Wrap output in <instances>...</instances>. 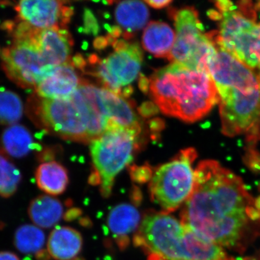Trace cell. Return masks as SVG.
<instances>
[{
    "label": "cell",
    "instance_id": "18",
    "mask_svg": "<svg viewBox=\"0 0 260 260\" xmlns=\"http://www.w3.org/2000/svg\"><path fill=\"white\" fill-rule=\"evenodd\" d=\"M35 177L39 189L51 195L62 194L69 184L66 169L55 161L41 164L37 168Z\"/></svg>",
    "mask_w": 260,
    "mask_h": 260
},
{
    "label": "cell",
    "instance_id": "7",
    "mask_svg": "<svg viewBox=\"0 0 260 260\" xmlns=\"http://www.w3.org/2000/svg\"><path fill=\"white\" fill-rule=\"evenodd\" d=\"M239 10L231 5L219 10L220 30L213 35L218 47L251 69L260 66V3L241 2Z\"/></svg>",
    "mask_w": 260,
    "mask_h": 260
},
{
    "label": "cell",
    "instance_id": "13",
    "mask_svg": "<svg viewBox=\"0 0 260 260\" xmlns=\"http://www.w3.org/2000/svg\"><path fill=\"white\" fill-rule=\"evenodd\" d=\"M96 95L101 111L109 121L108 129L122 127L140 134L139 119L125 99L105 88H97Z\"/></svg>",
    "mask_w": 260,
    "mask_h": 260
},
{
    "label": "cell",
    "instance_id": "4",
    "mask_svg": "<svg viewBox=\"0 0 260 260\" xmlns=\"http://www.w3.org/2000/svg\"><path fill=\"white\" fill-rule=\"evenodd\" d=\"M96 88L84 81L66 99L30 98L29 116L38 125L63 139L90 143L109 125L98 104Z\"/></svg>",
    "mask_w": 260,
    "mask_h": 260
},
{
    "label": "cell",
    "instance_id": "20",
    "mask_svg": "<svg viewBox=\"0 0 260 260\" xmlns=\"http://www.w3.org/2000/svg\"><path fill=\"white\" fill-rule=\"evenodd\" d=\"M115 16L117 23L133 37L132 32L143 28L148 22L149 11L143 2L124 1L116 7Z\"/></svg>",
    "mask_w": 260,
    "mask_h": 260
},
{
    "label": "cell",
    "instance_id": "6",
    "mask_svg": "<svg viewBox=\"0 0 260 260\" xmlns=\"http://www.w3.org/2000/svg\"><path fill=\"white\" fill-rule=\"evenodd\" d=\"M134 243L149 260H237L225 249L205 239L169 213L147 215Z\"/></svg>",
    "mask_w": 260,
    "mask_h": 260
},
{
    "label": "cell",
    "instance_id": "17",
    "mask_svg": "<svg viewBox=\"0 0 260 260\" xmlns=\"http://www.w3.org/2000/svg\"><path fill=\"white\" fill-rule=\"evenodd\" d=\"M140 214L134 206L120 204L113 208L108 217V226L114 237L119 240L121 247L128 243L127 237L135 232L140 223Z\"/></svg>",
    "mask_w": 260,
    "mask_h": 260
},
{
    "label": "cell",
    "instance_id": "10",
    "mask_svg": "<svg viewBox=\"0 0 260 260\" xmlns=\"http://www.w3.org/2000/svg\"><path fill=\"white\" fill-rule=\"evenodd\" d=\"M174 21L176 40L169 60L189 69L208 72L217 44L213 35L205 34L198 12L193 8L178 10Z\"/></svg>",
    "mask_w": 260,
    "mask_h": 260
},
{
    "label": "cell",
    "instance_id": "30",
    "mask_svg": "<svg viewBox=\"0 0 260 260\" xmlns=\"http://www.w3.org/2000/svg\"><path fill=\"white\" fill-rule=\"evenodd\" d=\"M108 44H109V41H108L107 38L99 37L95 39L94 45L97 49H103V48L107 47Z\"/></svg>",
    "mask_w": 260,
    "mask_h": 260
},
{
    "label": "cell",
    "instance_id": "33",
    "mask_svg": "<svg viewBox=\"0 0 260 260\" xmlns=\"http://www.w3.org/2000/svg\"><path fill=\"white\" fill-rule=\"evenodd\" d=\"M259 80H260V66L259 67Z\"/></svg>",
    "mask_w": 260,
    "mask_h": 260
},
{
    "label": "cell",
    "instance_id": "9",
    "mask_svg": "<svg viewBox=\"0 0 260 260\" xmlns=\"http://www.w3.org/2000/svg\"><path fill=\"white\" fill-rule=\"evenodd\" d=\"M196 157L194 149L181 150L177 157L160 166L152 175L150 195L164 213L175 211L191 196L196 177L192 167Z\"/></svg>",
    "mask_w": 260,
    "mask_h": 260
},
{
    "label": "cell",
    "instance_id": "3",
    "mask_svg": "<svg viewBox=\"0 0 260 260\" xmlns=\"http://www.w3.org/2000/svg\"><path fill=\"white\" fill-rule=\"evenodd\" d=\"M208 70L220 99L223 134L254 133L260 120L259 75L218 45Z\"/></svg>",
    "mask_w": 260,
    "mask_h": 260
},
{
    "label": "cell",
    "instance_id": "19",
    "mask_svg": "<svg viewBox=\"0 0 260 260\" xmlns=\"http://www.w3.org/2000/svg\"><path fill=\"white\" fill-rule=\"evenodd\" d=\"M28 215L38 226L49 229L61 220L63 206L56 198L42 195L32 200L29 205Z\"/></svg>",
    "mask_w": 260,
    "mask_h": 260
},
{
    "label": "cell",
    "instance_id": "11",
    "mask_svg": "<svg viewBox=\"0 0 260 260\" xmlns=\"http://www.w3.org/2000/svg\"><path fill=\"white\" fill-rule=\"evenodd\" d=\"M62 1L32 0L19 2L15 10L21 22L34 28H66L73 15V8Z\"/></svg>",
    "mask_w": 260,
    "mask_h": 260
},
{
    "label": "cell",
    "instance_id": "26",
    "mask_svg": "<svg viewBox=\"0 0 260 260\" xmlns=\"http://www.w3.org/2000/svg\"><path fill=\"white\" fill-rule=\"evenodd\" d=\"M158 108L155 104L151 102H145L139 109V113L145 117H150L158 112Z\"/></svg>",
    "mask_w": 260,
    "mask_h": 260
},
{
    "label": "cell",
    "instance_id": "1",
    "mask_svg": "<svg viewBox=\"0 0 260 260\" xmlns=\"http://www.w3.org/2000/svg\"><path fill=\"white\" fill-rule=\"evenodd\" d=\"M181 220L220 247L244 251L260 233V207L241 178L214 160L195 169Z\"/></svg>",
    "mask_w": 260,
    "mask_h": 260
},
{
    "label": "cell",
    "instance_id": "8",
    "mask_svg": "<svg viewBox=\"0 0 260 260\" xmlns=\"http://www.w3.org/2000/svg\"><path fill=\"white\" fill-rule=\"evenodd\" d=\"M139 135L133 130L114 127L90 143L94 168L90 180L99 185L104 198L110 196L116 177L133 161Z\"/></svg>",
    "mask_w": 260,
    "mask_h": 260
},
{
    "label": "cell",
    "instance_id": "5",
    "mask_svg": "<svg viewBox=\"0 0 260 260\" xmlns=\"http://www.w3.org/2000/svg\"><path fill=\"white\" fill-rule=\"evenodd\" d=\"M150 95L166 115L187 122L200 120L220 102L210 73L172 62L150 79Z\"/></svg>",
    "mask_w": 260,
    "mask_h": 260
},
{
    "label": "cell",
    "instance_id": "28",
    "mask_svg": "<svg viewBox=\"0 0 260 260\" xmlns=\"http://www.w3.org/2000/svg\"><path fill=\"white\" fill-rule=\"evenodd\" d=\"M0 260H20L18 256L10 251H0Z\"/></svg>",
    "mask_w": 260,
    "mask_h": 260
},
{
    "label": "cell",
    "instance_id": "16",
    "mask_svg": "<svg viewBox=\"0 0 260 260\" xmlns=\"http://www.w3.org/2000/svg\"><path fill=\"white\" fill-rule=\"evenodd\" d=\"M176 34L168 24L153 21L147 25L143 36L145 50L159 58H170Z\"/></svg>",
    "mask_w": 260,
    "mask_h": 260
},
{
    "label": "cell",
    "instance_id": "22",
    "mask_svg": "<svg viewBox=\"0 0 260 260\" xmlns=\"http://www.w3.org/2000/svg\"><path fill=\"white\" fill-rule=\"evenodd\" d=\"M15 247L25 254H34L41 260L43 256L47 258L44 251L45 244L44 233L36 225H23L15 232L14 237Z\"/></svg>",
    "mask_w": 260,
    "mask_h": 260
},
{
    "label": "cell",
    "instance_id": "29",
    "mask_svg": "<svg viewBox=\"0 0 260 260\" xmlns=\"http://www.w3.org/2000/svg\"><path fill=\"white\" fill-rule=\"evenodd\" d=\"M139 86L143 92L147 93L148 88H150V80H148L145 77L141 75L140 78Z\"/></svg>",
    "mask_w": 260,
    "mask_h": 260
},
{
    "label": "cell",
    "instance_id": "21",
    "mask_svg": "<svg viewBox=\"0 0 260 260\" xmlns=\"http://www.w3.org/2000/svg\"><path fill=\"white\" fill-rule=\"evenodd\" d=\"M5 153L15 158H22L34 149L31 135L26 128L19 124L10 126L2 135Z\"/></svg>",
    "mask_w": 260,
    "mask_h": 260
},
{
    "label": "cell",
    "instance_id": "12",
    "mask_svg": "<svg viewBox=\"0 0 260 260\" xmlns=\"http://www.w3.org/2000/svg\"><path fill=\"white\" fill-rule=\"evenodd\" d=\"M115 51L104 59L109 75L118 88L129 85L139 75L143 62V51L138 44L126 41L113 43Z\"/></svg>",
    "mask_w": 260,
    "mask_h": 260
},
{
    "label": "cell",
    "instance_id": "31",
    "mask_svg": "<svg viewBox=\"0 0 260 260\" xmlns=\"http://www.w3.org/2000/svg\"><path fill=\"white\" fill-rule=\"evenodd\" d=\"M150 125L152 129H160L162 127L161 121L160 119H154V120L151 121V122L150 123Z\"/></svg>",
    "mask_w": 260,
    "mask_h": 260
},
{
    "label": "cell",
    "instance_id": "27",
    "mask_svg": "<svg viewBox=\"0 0 260 260\" xmlns=\"http://www.w3.org/2000/svg\"><path fill=\"white\" fill-rule=\"evenodd\" d=\"M144 3L148 4L149 6L152 7V8L160 9V8L169 6L172 3V1H170V0H161V1L155 0V1H152V0H150V1H145Z\"/></svg>",
    "mask_w": 260,
    "mask_h": 260
},
{
    "label": "cell",
    "instance_id": "23",
    "mask_svg": "<svg viewBox=\"0 0 260 260\" xmlns=\"http://www.w3.org/2000/svg\"><path fill=\"white\" fill-rule=\"evenodd\" d=\"M21 174L3 150H0V195L10 198L16 192Z\"/></svg>",
    "mask_w": 260,
    "mask_h": 260
},
{
    "label": "cell",
    "instance_id": "14",
    "mask_svg": "<svg viewBox=\"0 0 260 260\" xmlns=\"http://www.w3.org/2000/svg\"><path fill=\"white\" fill-rule=\"evenodd\" d=\"M83 82L70 60L57 67L52 74L42 80L35 88L36 93L43 99H66L71 96Z\"/></svg>",
    "mask_w": 260,
    "mask_h": 260
},
{
    "label": "cell",
    "instance_id": "24",
    "mask_svg": "<svg viewBox=\"0 0 260 260\" xmlns=\"http://www.w3.org/2000/svg\"><path fill=\"white\" fill-rule=\"evenodd\" d=\"M23 106L21 99L9 90L0 91V124L14 125L23 116Z\"/></svg>",
    "mask_w": 260,
    "mask_h": 260
},
{
    "label": "cell",
    "instance_id": "15",
    "mask_svg": "<svg viewBox=\"0 0 260 260\" xmlns=\"http://www.w3.org/2000/svg\"><path fill=\"white\" fill-rule=\"evenodd\" d=\"M83 238L78 231L57 227L51 233L47 243L48 254L56 260H71L80 252Z\"/></svg>",
    "mask_w": 260,
    "mask_h": 260
},
{
    "label": "cell",
    "instance_id": "32",
    "mask_svg": "<svg viewBox=\"0 0 260 260\" xmlns=\"http://www.w3.org/2000/svg\"><path fill=\"white\" fill-rule=\"evenodd\" d=\"M133 90L131 87H128V88H126L124 89V91L122 92L121 94L124 96L127 97L129 96V95H131L132 93H133Z\"/></svg>",
    "mask_w": 260,
    "mask_h": 260
},
{
    "label": "cell",
    "instance_id": "25",
    "mask_svg": "<svg viewBox=\"0 0 260 260\" xmlns=\"http://www.w3.org/2000/svg\"><path fill=\"white\" fill-rule=\"evenodd\" d=\"M84 22H85V30L88 32H93L94 34H97L99 32V25L95 17L90 10H85L84 13Z\"/></svg>",
    "mask_w": 260,
    "mask_h": 260
},
{
    "label": "cell",
    "instance_id": "2",
    "mask_svg": "<svg viewBox=\"0 0 260 260\" xmlns=\"http://www.w3.org/2000/svg\"><path fill=\"white\" fill-rule=\"evenodd\" d=\"M12 43L0 50L2 68L12 81L36 88L57 67L70 60L73 40L67 28H34L12 23Z\"/></svg>",
    "mask_w": 260,
    "mask_h": 260
}]
</instances>
